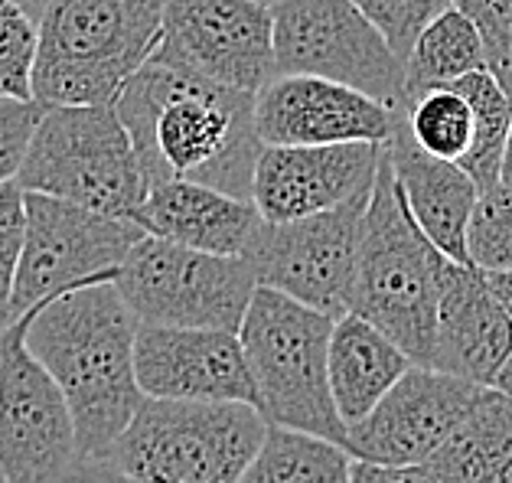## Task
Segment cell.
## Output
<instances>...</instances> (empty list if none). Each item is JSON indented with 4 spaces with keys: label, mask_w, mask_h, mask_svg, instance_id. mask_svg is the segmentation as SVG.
Instances as JSON below:
<instances>
[{
    "label": "cell",
    "mask_w": 512,
    "mask_h": 483,
    "mask_svg": "<svg viewBox=\"0 0 512 483\" xmlns=\"http://www.w3.org/2000/svg\"><path fill=\"white\" fill-rule=\"evenodd\" d=\"M261 222L265 219L245 196L186 180L151 183L137 216V226L147 235L226 258H242L248 252Z\"/></svg>",
    "instance_id": "cell-19"
},
{
    "label": "cell",
    "mask_w": 512,
    "mask_h": 483,
    "mask_svg": "<svg viewBox=\"0 0 512 483\" xmlns=\"http://www.w3.org/2000/svg\"><path fill=\"white\" fill-rule=\"evenodd\" d=\"M17 183L23 193L131 222L147 200L141 160L111 105L43 108Z\"/></svg>",
    "instance_id": "cell-7"
},
{
    "label": "cell",
    "mask_w": 512,
    "mask_h": 483,
    "mask_svg": "<svg viewBox=\"0 0 512 483\" xmlns=\"http://www.w3.org/2000/svg\"><path fill=\"white\" fill-rule=\"evenodd\" d=\"M428 467L441 483H512V395L480 389Z\"/></svg>",
    "instance_id": "cell-22"
},
{
    "label": "cell",
    "mask_w": 512,
    "mask_h": 483,
    "mask_svg": "<svg viewBox=\"0 0 512 483\" xmlns=\"http://www.w3.org/2000/svg\"><path fill=\"white\" fill-rule=\"evenodd\" d=\"M134 379L144 399L255 405L239 333L141 324L134 337Z\"/></svg>",
    "instance_id": "cell-16"
},
{
    "label": "cell",
    "mask_w": 512,
    "mask_h": 483,
    "mask_svg": "<svg viewBox=\"0 0 512 483\" xmlns=\"http://www.w3.org/2000/svg\"><path fill=\"white\" fill-rule=\"evenodd\" d=\"M480 395V386L431 366H411L372 412L346 428L353 461L382 467L428 464Z\"/></svg>",
    "instance_id": "cell-14"
},
{
    "label": "cell",
    "mask_w": 512,
    "mask_h": 483,
    "mask_svg": "<svg viewBox=\"0 0 512 483\" xmlns=\"http://www.w3.org/2000/svg\"><path fill=\"white\" fill-rule=\"evenodd\" d=\"M411 366L415 363L405 356L402 346L359 314L333 320L327 376L333 405L346 428L366 418Z\"/></svg>",
    "instance_id": "cell-21"
},
{
    "label": "cell",
    "mask_w": 512,
    "mask_h": 483,
    "mask_svg": "<svg viewBox=\"0 0 512 483\" xmlns=\"http://www.w3.org/2000/svg\"><path fill=\"white\" fill-rule=\"evenodd\" d=\"M483 43L486 72L512 98V0H457Z\"/></svg>",
    "instance_id": "cell-30"
},
{
    "label": "cell",
    "mask_w": 512,
    "mask_h": 483,
    "mask_svg": "<svg viewBox=\"0 0 512 483\" xmlns=\"http://www.w3.org/2000/svg\"><path fill=\"white\" fill-rule=\"evenodd\" d=\"M23 203H27V235H23L10 320L82 284L111 281L134 242L147 235L131 219L102 216L53 196L27 193Z\"/></svg>",
    "instance_id": "cell-10"
},
{
    "label": "cell",
    "mask_w": 512,
    "mask_h": 483,
    "mask_svg": "<svg viewBox=\"0 0 512 483\" xmlns=\"http://www.w3.org/2000/svg\"><path fill=\"white\" fill-rule=\"evenodd\" d=\"M385 157H389L395 183L402 190V200L415 226L428 235V242L444 258H451L457 265H470L467 222L480 196L477 183L451 160L424 154L408 138L402 115H395V131L385 141Z\"/></svg>",
    "instance_id": "cell-20"
},
{
    "label": "cell",
    "mask_w": 512,
    "mask_h": 483,
    "mask_svg": "<svg viewBox=\"0 0 512 483\" xmlns=\"http://www.w3.org/2000/svg\"><path fill=\"white\" fill-rule=\"evenodd\" d=\"M353 4L385 36V43L395 49V56L405 59L421 30L437 14H444L447 7H454L457 0H353Z\"/></svg>",
    "instance_id": "cell-29"
},
{
    "label": "cell",
    "mask_w": 512,
    "mask_h": 483,
    "mask_svg": "<svg viewBox=\"0 0 512 483\" xmlns=\"http://www.w3.org/2000/svg\"><path fill=\"white\" fill-rule=\"evenodd\" d=\"M69 483H134L131 477H124L118 467H111L105 457H82L72 470Z\"/></svg>",
    "instance_id": "cell-34"
},
{
    "label": "cell",
    "mask_w": 512,
    "mask_h": 483,
    "mask_svg": "<svg viewBox=\"0 0 512 483\" xmlns=\"http://www.w3.org/2000/svg\"><path fill=\"white\" fill-rule=\"evenodd\" d=\"M349 483H441L428 464L418 467H382V464H366L353 461V477Z\"/></svg>",
    "instance_id": "cell-33"
},
{
    "label": "cell",
    "mask_w": 512,
    "mask_h": 483,
    "mask_svg": "<svg viewBox=\"0 0 512 483\" xmlns=\"http://www.w3.org/2000/svg\"><path fill=\"white\" fill-rule=\"evenodd\" d=\"M43 108L36 102H17V98H0V183L17 180V170L27 157V147L36 125H40Z\"/></svg>",
    "instance_id": "cell-32"
},
{
    "label": "cell",
    "mask_w": 512,
    "mask_h": 483,
    "mask_svg": "<svg viewBox=\"0 0 512 483\" xmlns=\"http://www.w3.org/2000/svg\"><path fill=\"white\" fill-rule=\"evenodd\" d=\"M483 275H486V284H490L499 307H503L512 320V268L509 271H483Z\"/></svg>",
    "instance_id": "cell-35"
},
{
    "label": "cell",
    "mask_w": 512,
    "mask_h": 483,
    "mask_svg": "<svg viewBox=\"0 0 512 483\" xmlns=\"http://www.w3.org/2000/svg\"><path fill=\"white\" fill-rule=\"evenodd\" d=\"M265 435L245 402L141 399L102 457L134 483H239Z\"/></svg>",
    "instance_id": "cell-6"
},
{
    "label": "cell",
    "mask_w": 512,
    "mask_h": 483,
    "mask_svg": "<svg viewBox=\"0 0 512 483\" xmlns=\"http://www.w3.org/2000/svg\"><path fill=\"white\" fill-rule=\"evenodd\" d=\"M467 255L480 271L512 268V183L496 180L477 196L467 222Z\"/></svg>",
    "instance_id": "cell-27"
},
{
    "label": "cell",
    "mask_w": 512,
    "mask_h": 483,
    "mask_svg": "<svg viewBox=\"0 0 512 483\" xmlns=\"http://www.w3.org/2000/svg\"><path fill=\"white\" fill-rule=\"evenodd\" d=\"M467 98L473 111V144L460 160V170L477 183V190H490L503 170V154L512 125V98L499 89L490 72H470V76L451 82Z\"/></svg>",
    "instance_id": "cell-25"
},
{
    "label": "cell",
    "mask_w": 512,
    "mask_h": 483,
    "mask_svg": "<svg viewBox=\"0 0 512 483\" xmlns=\"http://www.w3.org/2000/svg\"><path fill=\"white\" fill-rule=\"evenodd\" d=\"M0 327H4V324H0Z\"/></svg>",
    "instance_id": "cell-40"
},
{
    "label": "cell",
    "mask_w": 512,
    "mask_h": 483,
    "mask_svg": "<svg viewBox=\"0 0 512 483\" xmlns=\"http://www.w3.org/2000/svg\"><path fill=\"white\" fill-rule=\"evenodd\" d=\"M353 457L333 441L268 425L255 461L239 483H349Z\"/></svg>",
    "instance_id": "cell-24"
},
{
    "label": "cell",
    "mask_w": 512,
    "mask_h": 483,
    "mask_svg": "<svg viewBox=\"0 0 512 483\" xmlns=\"http://www.w3.org/2000/svg\"><path fill=\"white\" fill-rule=\"evenodd\" d=\"M154 59L255 95L274 76V14L255 0H164Z\"/></svg>",
    "instance_id": "cell-13"
},
{
    "label": "cell",
    "mask_w": 512,
    "mask_h": 483,
    "mask_svg": "<svg viewBox=\"0 0 512 483\" xmlns=\"http://www.w3.org/2000/svg\"><path fill=\"white\" fill-rule=\"evenodd\" d=\"M164 0H49L36 23L33 102L115 105L154 56Z\"/></svg>",
    "instance_id": "cell-3"
},
{
    "label": "cell",
    "mask_w": 512,
    "mask_h": 483,
    "mask_svg": "<svg viewBox=\"0 0 512 483\" xmlns=\"http://www.w3.org/2000/svg\"><path fill=\"white\" fill-rule=\"evenodd\" d=\"M124 131L151 183L186 180L252 200L261 154L255 95L147 59L115 98Z\"/></svg>",
    "instance_id": "cell-1"
},
{
    "label": "cell",
    "mask_w": 512,
    "mask_h": 483,
    "mask_svg": "<svg viewBox=\"0 0 512 483\" xmlns=\"http://www.w3.org/2000/svg\"><path fill=\"white\" fill-rule=\"evenodd\" d=\"M0 483H7V480H4V474H0Z\"/></svg>",
    "instance_id": "cell-39"
},
{
    "label": "cell",
    "mask_w": 512,
    "mask_h": 483,
    "mask_svg": "<svg viewBox=\"0 0 512 483\" xmlns=\"http://www.w3.org/2000/svg\"><path fill=\"white\" fill-rule=\"evenodd\" d=\"M137 317L115 281L82 284L30 311L27 346L53 376L82 457H102L141 405L134 379Z\"/></svg>",
    "instance_id": "cell-2"
},
{
    "label": "cell",
    "mask_w": 512,
    "mask_h": 483,
    "mask_svg": "<svg viewBox=\"0 0 512 483\" xmlns=\"http://www.w3.org/2000/svg\"><path fill=\"white\" fill-rule=\"evenodd\" d=\"M17 180L0 183V324H10V301L27 235V203Z\"/></svg>",
    "instance_id": "cell-31"
},
{
    "label": "cell",
    "mask_w": 512,
    "mask_h": 483,
    "mask_svg": "<svg viewBox=\"0 0 512 483\" xmlns=\"http://www.w3.org/2000/svg\"><path fill=\"white\" fill-rule=\"evenodd\" d=\"M115 288L137 324L239 333L258 281L245 258L183 249L144 235L115 271Z\"/></svg>",
    "instance_id": "cell-8"
},
{
    "label": "cell",
    "mask_w": 512,
    "mask_h": 483,
    "mask_svg": "<svg viewBox=\"0 0 512 483\" xmlns=\"http://www.w3.org/2000/svg\"><path fill=\"white\" fill-rule=\"evenodd\" d=\"M333 320L281 291L255 288L239 327L258 415L274 428L304 431L346 444V425L333 405L327 359Z\"/></svg>",
    "instance_id": "cell-5"
},
{
    "label": "cell",
    "mask_w": 512,
    "mask_h": 483,
    "mask_svg": "<svg viewBox=\"0 0 512 483\" xmlns=\"http://www.w3.org/2000/svg\"><path fill=\"white\" fill-rule=\"evenodd\" d=\"M36 20L14 0H0V98L33 102Z\"/></svg>",
    "instance_id": "cell-28"
},
{
    "label": "cell",
    "mask_w": 512,
    "mask_h": 483,
    "mask_svg": "<svg viewBox=\"0 0 512 483\" xmlns=\"http://www.w3.org/2000/svg\"><path fill=\"white\" fill-rule=\"evenodd\" d=\"M499 180L512 183V125H509V141H506V154H503V170H499Z\"/></svg>",
    "instance_id": "cell-37"
},
{
    "label": "cell",
    "mask_w": 512,
    "mask_h": 483,
    "mask_svg": "<svg viewBox=\"0 0 512 483\" xmlns=\"http://www.w3.org/2000/svg\"><path fill=\"white\" fill-rule=\"evenodd\" d=\"M255 4H265V7H278L281 0H255Z\"/></svg>",
    "instance_id": "cell-38"
},
{
    "label": "cell",
    "mask_w": 512,
    "mask_h": 483,
    "mask_svg": "<svg viewBox=\"0 0 512 483\" xmlns=\"http://www.w3.org/2000/svg\"><path fill=\"white\" fill-rule=\"evenodd\" d=\"M274 14V76L340 82L402 111L405 59L353 0H281Z\"/></svg>",
    "instance_id": "cell-9"
},
{
    "label": "cell",
    "mask_w": 512,
    "mask_h": 483,
    "mask_svg": "<svg viewBox=\"0 0 512 483\" xmlns=\"http://www.w3.org/2000/svg\"><path fill=\"white\" fill-rule=\"evenodd\" d=\"M369 193H359L356 200L320 216L261 222L248 252L242 255L258 288L281 291L291 301L327 314L330 320L349 314V291L356 278Z\"/></svg>",
    "instance_id": "cell-11"
},
{
    "label": "cell",
    "mask_w": 512,
    "mask_h": 483,
    "mask_svg": "<svg viewBox=\"0 0 512 483\" xmlns=\"http://www.w3.org/2000/svg\"><path fill=\"white\" fill-rule=\"evenodd\" d=\"M30 311L0 327V474L7 483H69L76 425L53 376L27 346Z\"/></svg>",
    "instance_id": "cell-12"
},
{
    "label": "cell",
    "mask_w": 512,
    "mask_h": 483,
    "mask_svg": "<svg viewBox=\"0 0 512 483\" xmlns=\"http://www.w3.org/2000/svg\"><path fill=\"white\" fill-rule=\"evenodd\" d=\"M447 262L451 258L437 252L411 219L382 147L362 222L349 314H359L379 327L385 337L402 346L415 366H431L437 301Z\"/></svg>",
    "instance_id": "cell-4"
},
{
    "label": "cell",
    "mask_w": 512,
    "mask_h": 483,
    "mask_svg": "<svg viewBox=\"0 0 512 483\" xmlns=\"http://www.w3.org/2000/svg\"><path fill=\"white\" fill-rule=\"evenodd\" d=\"M490 389H499V392L512 395V350H509V356H506V363L499 366V373H496V379H493V386H490Z\"/></svg>",
    "instance_id": "cell-36"
},
{
    "label": "cell",
    "mask_w": 512,
    "mask_h": 483,
    "mask_svg": "<svg viewBox=\"0 0 512 483\" xmlns=\"http://www.w3.org/2000/svg\"><path fill=\"white\" fill-rule=\"evenodd\" d=\"M408 138L415 141L424 154L437 160L460 164L473 144V111L467 98L454 85L428 89L415 98H408L405 108L398 111Z\"/></svg>",
    "instance_id": "cell-26"
},
{
    "label": "cell",
    "mask_w": 512,
    "mask_h": 483,
    "mask_svg": "<svg viewBox=\"0 0 512 483\" xmlns=\"http://www.w3.org/2000/svg\"><path fill=\"white\" fill-rule=\"evenodd\" d=\"M385 144L261 147L252 203L265 222H294L369 193Z\"/></svg>",
    "instance_id": "cell-17"
},
{
    "label": "cell",
    "mask_w": 512,
    "mask_h": 483,
    "mask_svg": "<svg viewBox=\"0 0 512 483\" xmlns=\"http://www.w3.org/2000/svg\"><path fill=\"white\" fill-rule=\"evenodd\" d=\"M483 43L477 27L457 4L421 30L405 56V102L428 89H441L470 72H483ZM405 108V105H402Z\"/></svg>",
    "instance_id": "cell-23"
},
{
    "label": "cell",
    "mask_w": 512,
    "mask_h": 483,
    "mask_svg": "<svg viewBox=\"0 0 512 483\" xmlns=\"http://www.w3.org/2000/svg\"><path fill=\"white\" fill-rule=\"evenodd\" d=\"M512 350V320L473 265L447 262L437 301L431 369L490 389Z\"/></svg>",
    "instance_id": "cell-18"
},
{
    "label": "cell",
    "mask_w": 512,
    "mask_h": 483,
    "mask_svg": "<svg viewBox=\"0 0 512 483\" xmlns=\"http://www.w3.org/2000/svg\"><path fill=\"white\" fill-rule=\"evenodd\" d=\"M398 111L340 82L314 76H271L255 92L261 147L385 144Z\"/></svg>",
    "instance_id": "cell-15"
}]
</instances>
